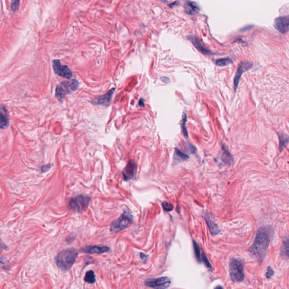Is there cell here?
Wrapping results in <instances>:
<instances>
[{"label": "cell", "mask_w": 289, "mask_h": 289, "mask_svg": "<svg viewBox=\"0 0 289 289\" xmlns=\"http://www.w3.org/2000/svg\"><path fill=\"white\" fill-rule=\"evenodd\" d=\"M273 234L274 229L269 225L262 226L257 230L255 240L249 248V251L260 263L266 256L268 248Z\"/></svg>", "instance_id": "cell-1"}, {"label": "cell", "mask_w": 289, "mask_h": 289, "mask_svg": "<svg viewBox=\"0 0 289 289\" xmlns=\"http://www.w3.org/2000/svg\"><path fill=\"white\" fill-rule=\"evenodd\" d=\"M78 254V251L74 248L63 250L55 258L57 265L62 271H68L76 262Z\"/></svg>", "instance_id": "cell-2"}, {"label": "cell", "mask_w": 289, "mask_h": 289, "mask_svg": "<svg viewBox=\"0 0 289 289\" xmlns=\"http://www.w3.org/2000/svg\"><path fill=\"white\" fill-rule=\"evenodd\" d=\"M79 85V82L74 79L60 82L56 88V97L58 100H63L64 97L67 94L74 92L78 89Z\"/></svg>", "instance_id": "cell-3"}, {"label": "cell", "mask_w": 289, "mask_h": 289, "mask_svg": "<svg viewBox=\"0 0 289 289\" xmlns=\"http://www.w3.org/2000/svg\"><path fill=\"white\" fill-rule=\"evenodd\" d=\"M230 277L234 282L243 281L245 276L243 264L241 260L236 258H232L230 260Z\"/></svg>", "instance_id": "cell-4"}, {"label": "cell", "mask_w": 289, "mask_h": 289, "mask_svg": "<svg viewBox=\"0 0 289 289\" xmlns=\"http://www.w3.org/2000/svg\"><path fill=\"white\" fill-rule=\"evenodd\" d=\"M133 221L132 216L128 211H124L122 216L111 223L110 230L112 233H117L126 228Z\"/></svg>", "instance_id": "cell-5"}, {"label": "cell", "mask_w": 289, "mask_h": 289, "mask_svg": "<svg viewBox=\"0 0 289 289\" xmlns=\"http://www.w3.org/2000/svg\"><path fill=\"white\" fill-rule=\"evenodd\" d=\"M91 198L89 196L80 195L72 198L69 202V207L79 212L85 211L88 207Z\"/></svg>", "instance_id": "cell-6"}, {"label": "cell", "mask_w": 289, "mask_h": 289, "mask_svg": "<svg viewBox=\"0 0 289 289\" xmlns=\"http://www.w3.org/2000/svg\"><path fill=\"white\" fill-rule=\"evenodd\" d=\"M145 285L153 289H166L170 284V280L167 277L149 278L144 281Z\"/></svg>", "instance_id": "cell-7"}, {"label": "cell", "mask_w": 289, "mask_h": 289, "mask_svg": "<svg viewBox=\"0 0 289 289\" xmlns=\"http://www.w3.org/2000/svg\"><path fill=\"white\" fill-rule=\"evenodd\" d=\"M253 67V64L250 62L248 61H243L242 62L239 64L238 67L237 71L236 72V76L234 79V89L236 92L238 86L239 85L240 80L241 79V76L243 73L246 71L250 70Z\"/></svg>", "instance_id": "cell-8"}, {"label": "cell", "mask_w": 289, "mask_h": 289, "mask_svg": "<svg viewBox=\"0 0 289 289\" xmlns=\"http://www.w3.org/2000/svg\"><path fill=\"white\" fill-rule=\"evenodd\" d=\"M53 68L56 74L67 79L72 78V73L67 66H63L60 60H54L53 61Z\"/></svg>", "instance_id": "cell-9"}, {"label": "cell", "mask_w": 289, "mask_h": 289, "mask_svg": "<svg viewBox=\"0 0 289 289\" xmlns=\"http://www.w3.org/2000/svg\"><path fill=\"white\" fill-rule=\"evenodd\" d=\"M274 27L280 32L285 34L289 30V15L280 16L274 20Z\"/></svg>", "instance_id": "cell-10"}, {"label": "cell", "mask_w": 289, "mask_h": 289, "mask_svg": "<svg viewBox=\"0 0 289 289\" xmlns=\"http://www.w3.org/2000/svg\"><path fill=\"white\" fill-rule=\"evenodd\" d=\"M137 166L133 160H130L127 164L126 167L124 168L122 173L124 179L126 181L132 180L136 174Z\"/></svg>", "instance_id": "cell-11"}, {"label": "cell", "mask_w": 289, "mask_h": 289, "mask_svg": "<svg viewBox=\"0 0 289 289\" xmlns=\"http://www.w3.org/2000/svg\"><path fill=\"white\" fill-rule=\"evenodd\" d=\"M187 38L194 45L196 48L199 51L200 53H202V54L205 55H214V54L213 52L208 50V49L204 46V45L202 44L200 39L198 37L194 35H189L187 36Z\"/></svg>", "instance_id": "cell-12"}, {"label": "cell", "mask_w": 289, "mask_h": 289, "mask_svg": "<svg viewBox=\"0 0 289 289\" xmlns=\"http://www.w3.org/2000/svg\"><path fill=\"white\" fill-rule=\"evenodd\" d=\"M115 90V88H113V89H111L106 94L95 98L92 101V103L93 104H97V105H102V106H108L110 104L112 97V96L114 94Z\"/></svg>", "instance_id": "cell-13"}, {"label": "cell", "mask_w": 289, "mask_h": 289, "mask_svg": "<svg viewBox=\"0 0 289 289\" xmlns=\"http://www.w3.org/2000/svg\"><path fill=\"white\" fill-rule=\"evenodd\" d=\"M110 250V248L107 246H88L80 249V251L84 253H87L90 254H101L104 252H107Z\"/></svg>", "instance_id": "cell-14"}, {"label": "cell", "mask_w": 289, "mask_h": 289, "mask_svg": "<svg viewBox=\"0 0 289 289\" xmlns=\"http://www.w3.org/2000/svg\"><path fill=\"white\" fill-rule=\"evenodd\" d=\"M184 11L189 15H196L200 10L198 5L191 1H186L184 5Z\"/></svg>", "instance_id": "cell-15"}, {"label": "cell", "mask_w": 289, "mask_h": 289, "mask_svg": "<svg viewBox=\"0 0 289 289\" xmlns=\"http://www.w3.org/2000/svg\"><path fill=\"white\" fill-rule=\"evenodd\" d=\"M221 160L224 163L227 165H231L233 162V156L224 144H222V146Z\"/></svg>", "instance_id": "cell-16"}, {"label": "cell", "mask_w": 289, "mask_h": 289, "mask_svg": "<svg viewBox=\"0 0 289 289\" xmlns=\"http://www.w3.org/2000/svg\"><path fill=\"white\" fill-rule=\"evenodd\" d=\"M174 159L175 163H180L183 161H185L189 159V156L185 153L182 152L178 148H174Z\"/></svg>", "instance_id": "cell-17"}, {"label": "cell", "mask_w": 289, "mask_h": 289, "mask_svg": "<svg viewBox=\"0 0 289 289\" xmlns=\"http://www.w3.org/2000/svg\"><path fill=\"white\" fill-rule=\"evenodd\" d=\"M278 135L280 142L279 148L280 152H282L285 148L286 145L289 142V136L288 135L284 134H278Z\"/></svg>", "instance_id": "cell-18"}, {"label": "cell", "mask_w": 289, "mask_h": 289, "mask_svg": "<svg viewBox=\"0 0 289 289\" xmlns=\"http://www.w3.org/2000/svg\"><path fill=\"white\" fill-rule=\"evenodd\" d=\"M280 254L282 258L285 259L289 258V239H285L282 246Z\"/></svg>", "instance_id": "cell-19"}, {"label": "cell", "mask_w": 289, "mask_h": 289, "mask_svg": "<svg viewBox=\"0 0 289 289\" xmlns=\"http://www.w3.org/2000/svg\"><path fill=\"white\" fill-rule=\"evenodd\" d=\"M206 220L207 221L208 225L209 226V228H210V232H211L212 234L216 235V234H219L220 232V230L219 229L218 226L216 224V223L214 222L212 220H211V219H210V218L207 219L206 218Z\"/></svg>", "instance_id": "cell-20"}, {"label": "cell", "mask_w": 289, "mask_h": 289, "mask_svg": "<svg viewBox=\"0 0 289 289\" xmlns=\"http://www.w3.org/2000/svg\"><path fill=\"white\" fill-rule=\"evenodd\" d=\"M214 63L218 66L224 67V66H228L230 64H232L233 60L229 58H220V59L215 60Z\"/></svg>", "instance_id": "cell-21"}, {"label": "cell", "mask_w": 289, "mask_h": 289, "mask_svg": "<svg viewBox=\"0 0 289 289\" xmlns=\"http://www.w3.org/2000/svg\"><path fill=\"white\" fill-rule=\"evenodd\" d=\"M186 122H187V116L185 113H183L182 116L181 124L182 132V134H183L184 137L185 138H188L189 135H188V130H187L186 126Z\"/></svg>", "instance_id": "cell-22"}, {"label": "cell", "mask_w": 289, "mask_h": 289, "mask_svg": "<svg viewBox=\"0 0 289 289\" xmlns=\"http://www.w3.org/2000/svg\"><path fill=\"white\" fill-rule=\"evenodd\" d=\"M84 280L86 282L93 284L96 282V276L93 271H89L85 274Z\"/></svg>", "instance_id": "cell-23"}, {"label": "cell", "mask_w": 289, "mask_h": 289, "mask_svg": "<svg viewBox=\"0 0 289 289\" xmlns=\"http://www.w3.org/2000/svg\"><path fill=\"white\" fill-rule=\"evenodd\" d=\"M8 124V118L6 114V110H3V108L1 107V127L4 128Z\"/></svg>", "instance_id": "cell-24"}, {"label": "cell", "mask_w": 289, "mask_h": 289, "mask_svg": "<svg viewBox=\"0 0 289 289\" xmlns=\"http://www.w3.org/2000/svg\"><path fill=\"white\" fill-rule=\"evenodd\" d=\"M193 247H194V254L195 256L196 257V259L198 262H200L202 260V257H201V253H200V250L199 248V245L196 243L195 241H193Z\"/></svg>", "instance_id": "cell-25"}, {"label": "cell", "mask_w": 289, "mask_h": 289, "mask_svg": "<svg viewBox=\"0 0 289 289\" xmlns=\"http://www.w3.org/2000/svg\"><path fill=\"white\" fill-rule=\"evenodd\" d=\"M20 5V0H12L11 3V9L13 12L18 10Z\"/></svg>", "instance_id": "cell-26"}, {"label": "cell", "mask_w": 289, "mask_h": 289, "mask_svg": "<svg viewBox=\"0 0 289 289\" xmlns=\"http://www.w3.org/2000/svg\"><path fill=\"white\" fill-rule=\"evenodd\" d=\"M162 205L163 210L166 212L170 211L174 209L173 205L170 204V203L167 202H163Z\"/></svg>", "instance_id": "cell-27"}, {"label": "cell", "mask_w": 289, "mask_h": 289, "mask_svg": "<svg viewBox=\"0 0 289 289\" xmlns=\"http://www.w3.org/2000/svg\"><path fill=\"white\" fill-rule=\"evenodd\" d=\"M274 271L273 270V269L271 268V267L269 266V267L267 268V272L265 273V276L268 279H269L271 278L273 275H274Z\"/></svg>", "instance_id": "cell-28"}, {"label": "cell", "mask_w": 289, "mask_h": 289, "mask_svg": "<svg viewBox=\"0 0 289 289\" xmlns=\"http://www.w3.org/2000/svg\"><path fill=\"white\" fill-rule=\"evenodd\" d=\"M202 261L204 262V264L207 266V267L209 268H211V265L210 263L209 262V261H208V260L207 259V257L205 256L204 254H202Z\"/></svg>", "instance_id": "cell-29"}, {"label": "cell", "mask_w": 289, "mask_h": 289, "mask_svg": "<svg viewBox=\"0 0 289 289\" xmlns=\"http://www.w3.org/2000/svg\"><path fill=\"white\" fill-rule=\"evenodd\" d=\"M188 150L189 151V152H190V153L191 154H194V152H196V148H195L193 145L192 144H189V146H188Z\"/></svg>", "instance_id": "cell-30"}, {"label": "cell", "mask_w": 289, "mask_h": 289, "mask_svg": "<svg viewBox=\"0 0 289 289\" xmlns=\"http://www.w3.org/2000/svg\"><path fill=\"white\" fill-rule=\"evenodd\" d=\"M50 167H51L50 164H47V165H45V166H43L42 167H41V170L43 172H46V171L48 170Z\"/></svg>", "instance_id": "cell-31"}, {"label": "cell", "mask_w": 289, "mask_h": 289, "mask_svg": "<svg viewBox=\"0 0 289 289\" xmlns=\"http://www.w3.org/2000/svg\"><path fill=\"white\" fill-rule=\"evenodd\" d=\"M139 104V106H140V107H144V100L143 99H141V100H140V101H139V104Z\"/></svg>", "instance_id": "cell-32"}, {"label": "cell", "mask_w": 289, "mask_h": 289, "mask_svg": "<svg viewBox=\"0 0 289 289\" xmlns=\"http://www.w3.org/2000/svg\"><path fill=\"white\" fill-rule=\"evenodd\" d=\"M140 256H141V258L143 259H147V257H148L147 255H145L144 253H141V254H140Z\"/></svg>", "instance_id": "cell-33"}, {"label": "cell", "mask_w": 289, "mask_h": 289, "mask_svg": "<svg viewBox=\"0 0 289 289\" xmlns=\"http://www.w3.org/2000/svg\"><path fill=\"white\" fill-rule=\"evenodd\" d=\"M161 1H167V0H161Z\"/></svg>", "instance_id": "cell-34"}]
</instances>
